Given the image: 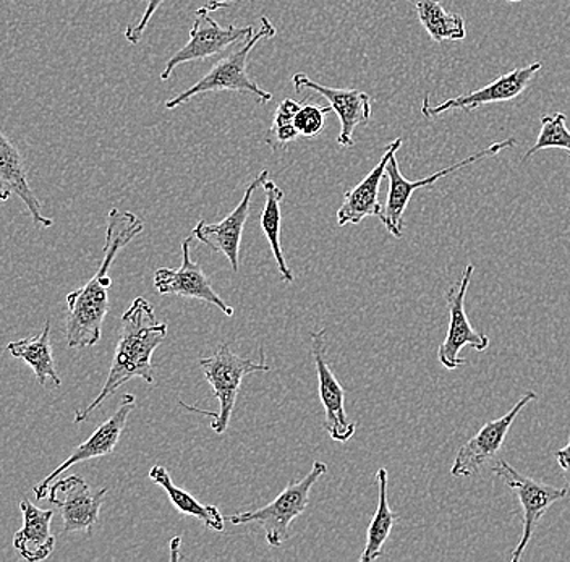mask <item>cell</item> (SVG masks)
Segmentation results:
<instances>
[{
    "label": "cell",
    "instance_id": "cell-1",
    "mask_svg": "<svg viewBox=\"0 0 570 562\" xmlns=\"http://www.w3.org/2000/svg\"><path fill=\"white\" fill-rule=\"evenodd\" d=\"M145 229L142 220L130 211L112 208L107 216L105 258L95 276L81 289L67 295V345L92 347L101 341L102 323L109 313L110 266L119 252Z\"/></svg>",
    "mask_w": 570,
    "mask_h": 562
},
{
    "label": "cell",
    "instance_id": "cell-2",
    "mask_svg": "<svg viewBox=\"0 0 570 562\" xmlns=\"http://www.w3.org/2000/svg\"><path fill=\"white\" fill-rule=\"evenodd\" d=\"M166 337L167 325L156 319L153 305L146 298H135L120 322L119 341L105 386L88 407L77 411L73 423L85 422L96 408L101 407L102 402L131 379L155 383L151 357Z\"/></svg>",
    "mask_w": 570,
    "mask_h": 562
},
{
    "label": "cell",
    "instance_id": "cell-3",
    "mask_svg": "<svg viewBox=\"0 0 570 562\" xmlns=\"http://www.w3.org/2000/svg\"><path fill=\"white\" fill-rule=\"evenodd\" d=\"M277 30L267 17H263L262 27L253 37L245 41L237 51L232 52L230 56L223 57L217 60L212 67L208 73L196 81L194 87L188 88L187 91L180 92L176 98L170 99L166 102V109H177L178 106L185 105L190 101L191 98L199 95H206V92L214 91H235V92H248V95L255 96L259 102H269L273 99V95L269 91L259 88L255 81L249 78L248 75V57L249 52L255 49L263 39H271L276 37Z\"/></svg>",
    "mask_w": 570,
    "mask_h": 562
},
{
    "label": "cell",
    "instance_id": "cell-4",
    "mask_svg": "<svg viewBox=\"0 0 570 562\" xmlns=\"http://www.w3.org/2000/svg\"><path fill=\"white\" fill-rule=\"evenodd\" d=\"M199 366H202L209 386L213 387L214 397L219 401V412L212 414V412H202L190 405H185L184 402L180 404L188 411L212 417L213 432L224 435L230 423L242 379L252 373L271 372V366L266 365L265 355H262V362L242 358L240 355L232 352L230 344L227 343L219 344L216 354L212 357L202 358Z\"/></svg>",
    "mask_w": 570,
    "mask_h": 562
},
{
    "label": "cell",
    "instance_id": "cell-5",
    "mask_svg": "<svg viewBox=\"0 0 570 562\" xmlns=\"http://www.w3.org/2000/svg\"><path fill=\"white\" fill-rule=\"evenodd\" d=\"M327 472L324 462H313L312 471L301 482H291L287 489L265 507L255 511L240 512L230 515L229 522L234 525L258 524L265 530L266 542L269 546L279 548L291 539V524L306 511L309 503V493L316 482Z\"/></svg>",
    "mask_w": 570,
    "mask_h": 562
},
{
    "label": "cell",
    "instance_id": "cell-6",
    "mask_svg": "<svg viewBox=\"0 0 570 562\" xmlns=\"http://www.w3.org/2000/svg\"><path fill=\"white\" fill-rule=\"evenodd\" d=\"M515 145V138L498 141V144L481 149V151L469 156V158L463 159L461 162L452 164V166L445 167V169L433 174V176L415 181L407 180L402 176L397 158H395V155L392 156L386 166V177L390 179V194H387V203L380 218L381 223L384 224V227H386L391 236L402 238V234H404L405 209H407L409 203L412 200V195L415 194L416 190L431 187V185L436 184V181L443 179V177L451 176L452 172H458V170L463 169V167L472 166V164L483 161V159L493 158V156L499 155L502 149L514 148Z\"/></svg>",
    "mask_w": 570,
    "mask_h": 562
},
{
    "label": "cell",
    "instance_id": "cell-7",
    "mask_svg": "<svg viewBox=\"0 0 570 562\" xmlns=\"http://www.w3.org/2000/svg\"><path fill=\"white\" fill-rule=\"evenodd\" d=\"M253 27L238 28L229 24L227 28L220 27L216 20L209 16V10L202 7L196 10L194 27H191L190 39L187 45L170 57L169 62L164 67L160 73V80H169L170 75L181 63L195 62V60H205L209 57L223 55L224 51L237 45L240 41H247L253 37Z\"/></svg>",
    "mask_w": 570,
    "mask_h": 562
},
{
    "label": "cell",
    "instance_id": "cell-8",
    "mask_svg": "<svg viewBox=\"0 0 570 562\" xmlns=\"http://www.w3.org/2000/svg\"><path fill=\"white\" fill-rule=\"evenodd\" d=\"M499 479L504 480L509 489L515 491L520 504L523 509V533L519 544L512 553V562L522 560L523 551L529 546L534 530L540 524L541 517L547 514L548 509L558 501L564 500L569 494V490L556 489V486L547 485V483L537 482L517 472L512 465L505 461H499L497 467L493 469Z\"/></svg>",
    "mask_w": 570,
    "mask_h": 562
},
{
    "label": "cell",
    "instance_id": "cell-9",
    "mask_svg": "<svg viewBox=\"0 0 570 562\" xmlns=\"http://www.w3.org/2000/svg\"><path fill=\"white\" fill-rule=\"evenodd\" d=\"M312 336V357L318 375L320 400L324 408L323 428L337 443H347L355 435L356 425L345 412V391L337 382L327 362L326 329L316 331Z\"/></svg>",
    "mask_w": 570,
    "mask_h": 562
},
{
    "label": "cell",
    "instance_id": "cell-10",
    "mask_svg": "<svg viewBox=\"0 0 570 562\" xmlns=\"http://www.w3.org/2000/svg\"><path fill=\"white\" fill-rule=\"evenodd\" d=\"M475 266L469 265L462 274V279L445 294V302L449 307L448 336L444 343L438 348V358L443 363L444 368L455 369L465 365L466 361L459 357V352L470 345L475 351L484 352L490 347V339L484 334L476 333L470 325L465 313V295L469 290Z\"/></svg>",
    "mask_w": 570,
    "mask_h": 562
},
{
    "label": "cell",
    "instance_id": "cell-11",
    "mask_svg": "<svg viewBox=\"0 0 570 562\" xmlns=\"http://www.w3.org/2000/svg\"><path fill=\"white\" fill-rule=\"evenodd\" d=\"M106 494L107 489L91 491L80 475H70L52 483L48 501L62 515L63 533L85 532L91 535L98 524Z\"/></svg>",
    "mask_w": 570,
    "mask_h": 562
},
{
    "label": "cell",
    "instance_id": "cell-12",
    "mask_svg": "<svg viewBox=\"0 0 570 562\" xmlns=\"http://www.w3.org/2000/svg\"><path fill=\"white\" fill-rule=\"evenodd\" d=\"M269 179V172L262 170L258 177L248 185L245 190L244 198L240 203L232 209L229 216L220 220V223L208 224L206 220H199L196 224L191 236L195 240L202 241L203 245L216 254L226 256L227 262L235 273L240 268V241L242 234H244L245 224L249 216V205H252V197L256 188L263 185V181Z\"/></svg>",
    "mask_w": 570,
    "mask_h": 562
},
{
    "label": "cell",
    "instance_id": "cell-13",
    "mask_svg": "<svg viewBox=\"0 0 570 562\" xmlns=\"http://www.w3.org/2000/svg\"><path fill=\"white\" fill-rule=\"evenodd\" d=\"M135 407H137L135 396L124 394L116 414L109 420H106L85 443H81L63 464H60L56 471L49 473L42 482H39L38 485L35 486L36 500H48L49 489H51L52 483L56 482L57 476L69 471L75 464L89 461V459L105 457V455L112 454L117 443H119L120 436H122L128 415L131 414Z\"/></svg>",
    "mask_w": 570,
    "mask_h": 562
},
{
    "label": "cell",
    "instance_id": "cell-14",
    "mask_svg": "<svg viewBox=\"0 0 570 562\" xmlns=\"http://www.w3.org/2000/svg\"><path fill=\"white\" fill-rule=\"evenodd\" d=\"M541 62H534L532 66L515 69L512 72L501 75L493 83L487 85L469 95L458 96V98L448 99L443 105L431 106L430 96H425L422 105L423 116L431 117L441 116L448 110H475L481 106L497 105V102H508L519 98L527 88L532 83L534 75L540 72Z\"/></svg>",
    "mask_w": 570,
    "mask_h": 562
},
{
    "label": "cell",
    "instance_id": "cell-15",
    "mask_svg": "<svg viewBox=\"0 0 570 562\" xmlns=\"http://www.w3.org/2000/svg\"><path fill=\"white\" fill-rule=\"evenodd\" d=\"M195 237L185 238L181 244V266L178 269L160 268L155 273V287L160 295H178V297L195 298L220 309L226 316H234V308L223 300L213 289L199 263L194 262L190 247Z\"/></svg>",
    "mask_w": 570,
    "mask_h": 562
},
{
    "label": "cell",
    "instance_id": "cell-16",
    "mask_svg": "<svg viewBox=\"0 0 570 562\" xmlns=\"http://www.w3.org/2000/svg\"><path fill=\"white\" fill-rule=\"evenodd\" d=\"M532 401H537V394L527 393L504 417L488 422L472 440L466 441L455 455L452 475L473 476L487 462L497 457L517 415Z\"/></svg>",
    "mask_w": 570,
    "mask_h": 562
},
{
    "label": "cell",
    "instance_id": "cell-17",
    "mask_svg": "<svg viewBox=\"0 0 570 562\" xmlns=\"http://www.w3.org/2000/svg\"><path fill=\"white\" fill-rule=\"evenodd\" d=\"M295 91L312 90L320 92L330 101L331 108L337 114L341 122V134L337 137L338 146L352 148L355 145L354 131L366 126L372 117V96L358 90H344V88H330L309 80L305 73H295L292 77Z\"/></svg>",
    "mask_w": 570,
    "mask_h": 562
},
{
    "label": "cell",
    "instance_id": "cell-18",
    "mask_svg": "<svg viewBox=\"0 0 570 562\" xmlns=\"http://www.w3.org/2000/svg\"><path fill=\"white\" fill-rule=\"evenodd\" d=\"M401 146L402 138H397V140L387 145L383 158L374 166L372 172L352 190L345 191L344 203H342L337 211L338 226L344 227L351 226V224H360L363 219L370 218V216L381 218L383 205L377 200L381 181L386 177L387 161H390L392 156L397 155Z\"/></svg>",
    "mask_w": 570,
    "mask_h": 562
},
{
    "label": "cell",
    "instance_id": "cell-19",
    "mask_svg": "<svg viewBox=\"0 0 570 562\" xmlns=\"http://www.w3.org/2000/svg\"><path fill=\"white\" fill-rule=\"evenodd\" d=\"M0 188L9 191L10 195H17L23 201L38 229H49L53 226V220L42 215L41 201L38 200L28 181V167L20 149L2 130H0Z\"/></svg>",
    "mask_w": 570,
    "mask_h": 562
},
{
    "label": "cell",
    "instance_id": "cell-20",
    "mask_svg": "<svg viewBox=\"0 0 570 562\" xmlns=\"http://www.w3.org/2000/svg\"><path fill=\"white\" fill-rule=\"evenodd\" d=\"M20 509L23 514V526L13 535V548L23 560H48L56 548V536L51 532L53 511L39 509L28 500L21 501Z\"/></svg>",
    "mask_w": 570,
    "mask_h": 562
},
{
    "label": "cell",
    "instance_id": "cell-21",
    "mask_svg": "<svg viewBox=\"0 0 570 562\" xmlns=\"http://www.w3.org/2000/svg\"><path fill=\"white\" fill-rule=\"evenodd\" d=\"M7 352L13 358L27 362L33 368L36 379L41 386H46L49 379L53 386H62V379L57 375L56 362L51 344V322H46L45 329L35 337L16 341L7 345Z\"/></svg>",
    "mask_w": 570,
    "mask_h": 562
},
{
    "label": "cell",
    "instance_id": "cell-22",
    "mask_svg": "<svg viewBox=\"0 0 570 562\" xmlns=\"http://www.w3.org/2000/svg\"><path fill=\"white\" fill-rule=\"evenodd\" d=\"M149 480L166 491L169 496L170 503L177 509V512L191 517L198 519L206 529L214 530V532H223L226 526V519L220 514L219 509L216 506H208L202 504L195 496H191L187 491L178 489L176 483L170 479L169 472L163 465H155L149 471Z\"/></svg>",
    "mask_w": 570,
    "mask_h": 562
},
{
    "label": "cell",
    "instance_id": "cell-23",
    "mask_svg": "<svg viewBox=\"0 0 570 562\" xmlns=\"http://www.w3.org/2000/svg\"><path fill=\"white\" fill-rule=\"evenodd\" d=\"M409 2L415 7L420 23L438 45L465 39V21L462 16L448 12L441 0H409Z\"/></svg>",
    "mask_w": 570,
    "mask_h": 562
},
{
    "label": "cell",
    "instance_id": "cell-24",
    "mask_svg": "<svg viewBox=\"0 0 570 562\" xmlns=\"http://www.w3.org/2000/svg\"><path fill=\"white\" fill-rule=\"evenodd\" d=\"M376 482L377 489H380V497H377L376 512H374L368 532H366L365 551L360 556L362 562H373L383 556L384 543L390 539L392 526L399 521L397 514L392 512L390 501H387L386 469H380L376 472Z\"/></svg>",
    "mask_w": 570,
    "mask_h": 562
},
{
    "label": "cell",
    "instance_id": "cell-25",
    "mask_svg": "<svg viewBox=\"0 0 570 562\" xmlns=\"http://www.w3.org/2000/svg\"><path fill=\"white\" fill-rule=\"evenodd\" d=\"M263 188H265L266 201L259 224H262L263 234L267 238L271 252L276 258L281 277H283L284 283H294V273L291 272L287 262H285L283 245H281V223H283L281 201L284 200V190L277 187L276 181L269 179L263 181Z\"/></svg>",
    "mask_w": 570,
    "mask_h": 562
},
{
    "label": "cell",
    "instance_id": "cell-26",
    "mask_svg": "<svg viewBox=\"0 0 570 562\" xmlns=\"http://www.w3.org/2000/svg\"><path fill=\"white\" fill-rule=\"evenodd\" d=\"M566 122L568 117L562 112L541 117V130L538 134L537 144L527 151L523 161H529L538 151L550 148L564 149L570 156V131Z\"/></svg>",
    "mask_w": 570,
    "mask_h": 562
},
{
    "label": "cell",
    "instance_id": "cell-27",
    "mask_svg": "<svg viewBox=\"0 0 570 562\" xmlns=\"http://www.w3.org/2000/svg\"><path fill=\"white\" fill-rule=\"evenodd\" d=\"M333 108L331 106L302 105L294 119V126L303 138H316L326 126V116Z\"/></svg>",
    "mask_w": 570,
    "mask_h": 562
},
{
    "label": "cell",
    "instance_id": "cell-28",
    "mask_svg": "<svg viewBox=\"0 0 570 562\" xmlns=\"http://www.w3.org/2000/svg\"><path fill=\"white\" fill-rule=\"evenodd\" d=\"M164 2H167V0H148L141 19L135 24H128L127 30H125V39H127L130 45H138V42L141 41L149 21H151L155 13L158 12L159 7L164 6Z\"/></svg>",
    "mask_w": 570,
    "mask_h": 562
},
{
    "label": "cell",
    "instance_id": "cell-29",
    "mask_svg": "<svg viewBox=\"0 0 570 562\" xmlns=\"http://www.w3.org/2000/svg\"><path fill=\"white\" fill-rule=\"evenodd\" d=\"M302 108L301 102L294 101V99L285 98L274 114L273 124L271 128H279L284 126H294L295 116H297L298 109Z\"/></svg>",
    "mask_w": 570,
    "mask_h": 562
},
{
    "label": "cell",
    "instance_id": "cell-30",
    "mask_svg": "<svg viewBox=\"0 0 570 562\" xmlns=\"http://www.w3.org/2000/svg\"><path fill=\"white\" fill-rule=\"evenodd\" d=\"M556 461L561 465L562 472L566 475V482H568L570 490V440L568 446L562 447V450L556 451L554 453Z\"/></svg>",
    "mask_w": 570,
    "mask_h": 562
},
{
    "label": "cell",
    "instance_id": "cell-31",
    "mask_svg": "<svg viewBox=\"0 0 570 562\" xmlns=\"http://www.w3.org/2000/svg\"><path fill=\"white\" fill-rule=\"evenodd\" d=\"M237 2V0H206L205 9H208L209 12H216V10L227 9V7L232 6V3Z\"/></svg>",
    "mask_w": 570,
    "mask_h": 562
},
{
    "label": "cell",
    "instance_id": "cell-32",
    "mask_svg": "<svg viewBox=\"0 0 570 562\" xmlns=\"http://www.w3.org/2000/svg\"><path fill=\"white\" fill-rule=\"evenodd\" d=\"M10 197H12V195H10L9 191L2 190V188H0V201H9Z\"/></svg>",
    "mask_w": 570,
    "mask_h": 562
},
{
    "label": "cell",
    "instance_id": "cell-33",
    "mask_svg": "<svg viewBox=\"0 0 570 562\" xmlns=\"http://www.w3.org/2000/svg\"><path fill=\"white\" fill-rule=\"evenodd\" d=\"M508 2L517 3V2H523V0H508Z\"/></svg>",
    "mask_w": 570,
    "mask_h": 562
}]
</instances>
